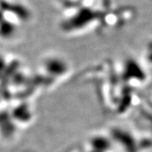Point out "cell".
<instances>
[{"mask_svg":"<svg viewBox=\"0 0 152 152\" xmlns=\"http://www.w3.org/2000/svg\"><path fill=\"white\" fill-rule=\"evenodd\" d=\"M80 1H81V2H83V1H86V0H80Z\"/></svg>","mask_w":152,"mask_h":152,"instance_id":"obj_1","label":"cell"}]
</instances>
